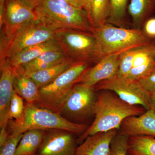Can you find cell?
<instances>
[{
  "instance_id": "cell-21",
  "label": "cell",
  "mask_w": 155,
  "mask_h": 155,
  "mask_svg": "<svg viewBox=\"0 0 155 155\" xmlns=\"http://www.w3.org/2000/svg\"><path fill=\"white\" fill-rule=\"evenodd\" d=\"M73 63L69 61H64L47 69L28 75L39 89L55 80L62 73L69 69Z\"/></svg>"
},
{
  "instance_id": "cell-36",
  "label": "cell",
  "mask_w": 155,
  "mask_h": 155,
  "mask_svg": "<svg viewBox=\"0 0 155 155\" xmlns=\"http://www.w3.org/2000/svg\"><path fill=\"white\" fill-rule=\"evenodd\" d=\"M24 1L33 6L34 8H35L38 5L39 3L41 2V0H24Z\"/></svg>"
},
{
  "instance_id": "cell-18",
  "label": "cell",
  "mask_w": 155,
  "mask_h": 155,
  "mask_svg": "<svg viewBox=\"0 0 155 155\" xmlns=\"http://www.w3.org/2000/svg\"><path fill=\"white\" fill-rule=\"evenodd\" d=\"M13 86L14 91L27 104H34L38 100V87L28 75L15 71Z\"/></svg>"
},
{
  "instance_id": "cell-20",
  "label": "cell",
  "mask_w": 155,
  "mask_h": 155,
  "mask_svg": "<svg viewBox=\"0 0 155 155\" xmlns=\"http://www.w3.org/2000/svg\"><path fill=\"white\" fill-rule=\"evenodd\" d=\"M155 10V0H130L127 11L136 26L145 22Z\"/></svg>"
},
{
  "instance_id": "cell-14",
  "label": "cell",
  "mask_w": 155,
  "mask_h": 155,
  "mask_svg": "<svg viewBox=\"0 0 155 155\" xmlns=\"http://www.w3.org/2000/svg\"><path fill=\"white\" fill-rule=\"evenodd\" d=\"M122 134L129 137L150 136L155 137V111L147 110L139 116L126 118L120 127Z\"/></svg>"
},
{
  "instance_id": "cell-28",
  "label": "cell",
  "mask_w": 155,
  "mask_h": 155,
  "mask_svg": "<svg viewBox=\"0 0 155 155\" xmlns=\"http://www.w3.org/2000/svg\"><path fill=\"white\" fill-rule=\"evenodd\" d=\"M23 135V134H10L5 144L0 147V155H15Z\"/></svg>"
},
{
  "instance_id": "cell-15",
  "label": "cell",
  "mask_w": 155,
  "mask_h": 155,
  "mask_svg": "<svg viewBox=\"0 0 155 155\" xmlns=\"http://www.w3.org/2000/svg\"><path fill=\"white\" fill-rule=\"evenodd\" d=\"M117 130L89 136L77 147L75 155H110L111 144Z\"/></svg>"
},
{
  "instance_id": "cell-30",
  "label": "cell",
  "mask_w": 155,
  "mask_h": 155,
  "mask_svg": "<svg viewBox=\"0 0 155 155\" xmlns=\"http://www.w3.org/2000/svg\"><path fill=\"white\" fill-rule=\"evenodd\" d=\"M143 31L151 40L155 38V17L147 19L145 22Z\"/></svg>"
},
{
  "instance_id": "cell-11",
  "label": "cell",
  "mask_w": 155,
  "mask_h": 155,
  "mask_svg": "<svg viewBox=\"0 0 155 155\" xmlns=\"http://www.w3.org/2000/svg\"><path fill=\"white\" fill-rule=\"evenodd\" d=\"M74 134L63 130H45L36 155H75L77 143Z\"/></svg>"
},
{
  "instance_id": "cell-32",
  "label": "cell",
  "mask_w": 155,
  "mask_h": 155,
  "mask_svg": "<svg viewBox=\"0 0 155 155\" xmlns=\"http://www.w3.org/2000/svg\"><path fill=\"white\" fill-rule=\"evenodd\" d=\"M6 1L7 0H0V28L2 27L4 23Z\"/></svg>"
},
{
  "instance_id": "cell-22",
  "label": "cell",
  "mask_w": 155,
  "mask_h": 155,
  "mask_svg": "<svg viewBox=\"0 0 155 155\" xmlns=\"http://www.w3.org/2000/svg\"><path fill=\"white\" fill-rule=\"evenodd\" d=\"M128 155H155V137L136 136L129 137Z\"/></svg>"
},
{
  "instance_id": "cell-19",
  "label": "cell",
  "mask_w": 155,
  "mask_h": 155,
  "mask_svg": "<svg viewBox=\"0 0 155 155\" xmlns=\"http://www.w3.org/2000/svg\"><path fill=\"white\" fill-rule=\"evenodd\" d=\"M45 130H28L23 134L15 155L36 154L43 139Z\"/></svg>"
},
{
  "instance_id": "cell-5",
  "label": "cell",
  "mask_w": 155,
  "mask_h": 155,
  "mask_svg": "<svg viewBox=\"0 0 155 155\" xmlns=\"http://www.w3.org/2000/svg\"><path fill=\"white\" fill-rule=\"evenodd\" d=\"M88 64L74 63L51 83L39 89L38 99L34 104L61 114L72 88L88 69Z\"/></svg>"
},
{
  "instance_id": "cell-27",
  "label": "cell",
  "mask_w": 155,
  "mask_h": 155,
  "mask_svg": "<svg viewBox=\"0 0 155 155\" xmlns=\"http://www.w3.org/2000/svg\"><path fill=\"white\" fill-rule=\"evenodd\" d=\"M129 137L121 133L116 134L111 143L110 155H127Z\"/></svg>"
},
{
  "instance_id": "cell-13",
  "label": "cell",
  "mask_w": 155,
  "mask_h": 155,
  "mask_svg": "<svg viewBox=\"0 0 155 155\" xmlns=\"http://www.w3.org/2000/svg\"><path fill=\"white\" fill-rule=\"evenodd\" d=\"M120 54L105 56L93 67L87 69L78 78L76 84L82 83L94 87L101 81L117 75Z\"/></svg>"
},
{
  "instance_id": "cell-16",
  "label": "cell",
  "mask_w": 155,
  "mask_h": 155,
  "mask_svg": "<svg viewBox=\"0 0 155 155\" xmlns=\"http://www.w3.org/2000/svg\"><path fill=\"white\" fill-rule=\"evenodd\" d=\"M50 51H62L55 39L26 48L8 59L12 67L15 69Z\"/></svg>"
},
{
  "instance_id": "cell-26",
  "label": "cell",
  "mask_w": 155,
  "mask_h": 155,
  "mask_svg": "<svg viewBox=\"0 0 155 155\" xmlns=\"http://www.w3.org/2000/svg\"><path fill=\"white\" fill-rule=\"evenodd\" d=\"M23 99L14 91L10 106L11 120L18 122L22 119L24 115L25 105Z\"/></svg>"
},
{
  "instance_id": "cell-10",
  "label": "cell",
  "mask_w": 155,
  "mask_h": 155,
  "mask_svg": "<svg viewBox=\"0 0 155 155\" xmlns=\"http://www.w3.org/2000/svg\"><path fill=\"white\" fill-rule=\"evenodd\" d=\"M35 9L24 0H7L1 38H8L20 27L37 19Z\"/></svg>"
},
{
  "instance_id": "cell-35",
  "label": "cell",
  "mask_w": 155,
  "mask_h": 155,
  "mask_svg": "<svg viewBox=\"0 0 155 155\" xmlns=\"http://www.w3.org/2000/svg\"><path fill=\"white\" fill-rule=\"evenodd\" d=\"M150 98L151 107L155 111V91L150 94Z\"/></svg>"
},
{
  "instance_id": "cell-12",
  "label": "cell",
  "mask_w": 155,
  "mask_h": 155,
  "mask_svg": "<svg viewBox=\"0 0 155 155\" xmlns=\"http://www.w3.org/2000/svg\"><path fill=\"white\" fill-rule=\"evenodd\" d=\"M0 127L1 129H8V123L11 120L10 106L14 93L15 71L8 58L0 62Z\"/></svg>"
},
{
  "instance_id": "cell-8",
  "label": "cell",
  "mask_w": 155,
  "mask_h": 155,
  "mask_svg": "<svg viewBox=\"0 0 155 155\" xmlns=\"http://www.w3.org/2000/svg\"><path fill=\"white\" fill-rule=\"evenodd\" d=\"M94 87L95 90L113 92L121 99L130 104L139 106L145 110L151 109L150 93L142 87L138 81L116 75L103 81Z\"/></svg>"
},
{
  "instance_id": "cell-3",
  "label": "cell",
  "mask_w": 155,
  "mask_h": 155,
  "mask_svg": "<svg viewBox=\"0 0 155 155\" xmlns=\"http://www.w3.org/2000/svg\"><path fill=\"white\" fill-rule=\"evenodd\" d=\"M8 130L10 134H24L28 130H63L74 134H83L87 128L86 125L70 122L61 114L37 107L33 104L25 105L24 115L18 122L10 120Z\"/></svg>"
},
{
  "instance_id": "cell-6",
  "label": "cell",
  "mask_w": 155,
  "mask_h": 155,
  "mask_svg": "<svg viewBox=\"0 0 155 155\" xmlns=\"http://www.w3.org/2000/svg\"><path fill=\"white\" fill-rule=\"evenodd\" d=\"M99 43L105 56L121 54L127 50L146 45L151 40L138 28L128 29L116 27L107 23L97 28L92 32Z\"/></svg>"
},
{
  "instance_id": "cell-9",
  "label": "cell",
  "mask_w": 155,
  "mask_h": 155,
  "mask_svg": "<svg viewBox=\"0 0 155 155\" xmlns=\"http://www.w3.org/2000/svg\"><path fill=\"white\" fill-rule=\"evenodd\" d=\"M94 87L82 83L76 84L64 104L61 115L75 123V121L94 115L97 99Z\"/></svg>"
},
{
  "instance_id": "cell-23",
  "label": "cell",
  "mask_w": 155,
  "mask_h": 155,
  "mask_svg": "<svg viewBox=\"0 0 155 155\" xmlns=\"http://www.w3.org/2000/svg\"><path fill=\"white\" fill-rule=\"evenodd\" d=\"M110 11V0H92L91 10L90 22L94 28L107 22Z\"/></svg>"
},
{
  "instance_id": "cell-37",
  "label": "cell",
  "mask_w": 155,
  "mask_h": 155,
  "mask_svg": "<svg viewBox=\"0 0 155 155\" xmlns=\"http://www.w3.org/2000/svg\"><path fill=\"white\" fill-rule=\"evenodd\" d=\"M36 155V154H35V155Z\"/></svg>"
},
{
  "instance_id": "cell-1",
  "label": "cell",
  "mask_w": 155,
  "mask_h": 155,
  "mask_svg": "<svg viewBox=\"0 0 155 155\" xmlns=\"http://www.w3.org/2000/svg\"><path fill=\"white\" fill-rule=\"evenodd\" d=\"M102 91L97 94L94 121L81 136L79 143H82L89 136L117 130L126 118L139 116L147 110L140 106L133 105L124 101L113 92Z\"/></svg>"
},
{
  "instance_id": "cell-7",
  "label": "cell",
  "mask_w": 155,
  "mask_h": 155,
  "mask_svg": "<svg viewBox=\"0 0 155 155\" xmlns=\"http://www.w3.org/2000/svg\"><path fill=\"white\" fill-rule=\"evenodd\" d=\"M55 39V32L37 19L20 27L8 38H0V62L31 46Z\"/></svg>"
},
{
  "instance_id": "cell-25",
  "label": "cell",
  "mask_w": 155,
  "mask_h": 155,
  "mask_svg": "<svg viewBox=\"0 0 155 155\" xmlns=\"http://www.w3.org/2000/svg\"><path fill=\"white\" fill-rule=\"evenodd\" d=\"M137 48L127 50L120 54L117 75L123 77L128 76L133 67L134 60Z\"/></svg>"
},
{
  "instance_id": "cell-31",
  "label": "cell",
  "mask_w": 155,
  "mask_h": 155,
  "mask_svg": "<svg viewBox=\"0 0 155 155\" xmlns=\"http://www.w3.org/2000/svg\"><path fill=\"white\" fill-rule=\"evenodd\" d=\"M10 134L7 129H1L0 131V147L5 144Z\"/></svg>"
},
{
  "instance_id": "cell-17",
  "label": "cell",
  "mask_w": 155,
  "mask_h": 155,
  "mask_svg": "<svg viewBox=\"0 0 155 155\" xmlns=\"http://www.w3.org/2000/svg\"><path fill=\"white\" fill-rule=\"evenodd\" d=\"M67 61L68 60L62 51H50L14 69L17 72L28 75Z\"/></svg>"
},
{
  "instance_id": "cell-29",
  "label": "cell",
  "mask_w": 155,
  "mask_h": 155,
  "mask_svg": "<svg viewBox=\"0 0 155 155\" xmlns=\"http://www.w3.org/2000/svg\"><path fill=\"white\" fill-rule=\"evenodd\" d=\"M146 91L150 94L155 91V69L138 80Z\"/></svg>"
},
{
  "instance_id": "cell-24",
  "label": "cell",
  "mask_w": 155,
  "mask_h": 155,
  "mask_svg": "<svg viewBox=\"0 0 155 155\" xmlns=\"http://www.w3.org/2000/svg\"><path fill=\"white\" fill-rule=\"evenodd\" d=\"M128 0H110V11L107 23L121 26L124 21Z\"/></svg>"
},
{
  "instance_id": "cell-33",
  "label": "cell",
  "mask_w": 155,
  "mask_h": 155,
  "mask_svg": "<svg viewBox=\"0 0 155 155\" xmlns=\"http://www.w3.org/2000/svg\"><path fill=\"white\" fill-rule=\"evenodd\" d=\"M92 1V0H81L83 9L86 11L87 13L90 21L91 10Z\"/></svg>"
},
{
  "instance_id": "cell-34",
  "label": "cell",
  "mask_w": 155,
  "mask_h": 155,
  "mask_svg": "<svg viewBox=\"0 0 155 155\" xmlns=\"http://www.w3.org/2000/svg\"><path fill=\"white\" fill-rule=\"evenodd\" d=\"M63 1H65L66 2L69 3L70 5L76 8L83 9L81 0H63Z\"/></svg>"
},
{
  "instance_id": "cell-4",
  "label": "cell",
  "mask_w": 155,
  "mask_h": 155,
  "mask_svg": "<svg viewBox=\"0 0 155 155\" xmlns=\"http://www.w3.org/2000/svg\"><path fill=\"white\" fill-rule=\"evenodd\" d=\"M58 42L67 60L72 63H95L104 55L98 41L90 32L68 29L55 32Z\"/></svg>"
},
{
  "instance_id": "cell-2",
  "label": "cell",
  "mask_w": 155,
  "mask_h": 155,
  "mask_svg": "<svg viewBox=\"0 0 155 155\" xmlns=\"http://www.w3.org/2000/svg\"><path fill=\"white\" fill-rule=\"evenodd\" d=\"M36 19L54 32L73 29L92 32L86 11L63 0H41L35 9Z\"/></svg>"
}]
</instances>
